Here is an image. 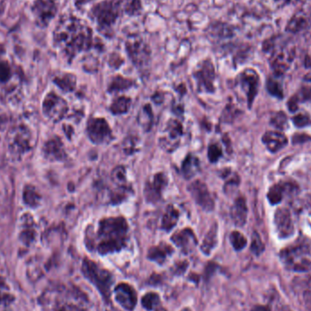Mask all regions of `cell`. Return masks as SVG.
Segmentation results:
<instances>
[{"label":"cell","mask_w":311,"mask_h":311,"mask_svg":"<svg viewBox=\"0 0 311 311\" xmlns=\"http://www.w3.org/2000/svg\"><path fill=\"white\" fill-rule=\"evenodd\" d=\"M128 53L133 63L139 69H144L147 67L149 61V53L142 45H133L128 46Z\"/></svg>","instance_id":"cell-16"},{"label":"cell","mask_w":311,"mask_h":311,"mask_svg":"<svg viewBox=\"0 0 311 311\" xmlns=\"http://www.w3.org/2000/svg\"><path fill=\"white\" fill-rule=\"evenodd\" d=\"M189 193L194 200L205 211L211 212L215 208L214 199L206 184L200 180H195L189 186Z\"/></svg>","instance_id":"cell-7"},{"label":"cell","mask_w":311,"mask_h":311,"mask_svg":"<svg viewBox=\"0 0 311 311\" xmlns=\"http://www.w3.org/2000/svg\"><path fill=\"white\" fill-rule=\"evenodd\" d=\"M153 121H154V117H153L151 106L147 104V105L144 106L139 111V115H138V122H139V126H141L144 131L147 132L151 129Z\"/></svg>","instance_id":"cell-19"},{"label":"cell","mask_w":311,"mask_h":311,"mask_svg":"<svg viewBox=\"0 0 311 311\" xmlns=\"http://www.w3.org/2000/svg\"><path fill=\"white\" fill-rule=\"evenodd\" d=\"M292 120H293L295 126H299V127L307 126L310 123V119L305 114H299V115L295 116L294 118H292Z\"/></svg>","instance_id":"cell-32"},{"label":"cell","mask_w":311,"mask_h":311,"mask_svg":"<svg viewBox=\"0 0 311 311\" xmlns=\"http://www.w3.org/2000/svg\"><path fill=\"white\" fill-rule=\"evenodd\" d=\"M8 304V297L7 296H2L0 294V306L4 305L6 306Z\"/></svg>","instance_id":"cell-37"},{"label":"cell","mask_w":311,"mask_h":311,"mask_svg":"<svg viewBox=\"0 0 311 311\" xmlns=\"http://www.w3.org/2000/svg\"><path fill=\"white\" fill-rule=\"evenodd\" d=\"M251 250L256 255H260L264 250V245H263L262 241H261V237H260V235L256 232L253 233Z\"/></svg>","instance_id":"cell-31"},{"label":"cell","mask_w":311,"mask_h":311,"mask_svg":"<svg viewBox=\"0 0 311 311\" xmlns=\"http://www.w3.org/2000/svg\"><path fill=\"white\" fill-rule=\"evenodd\" d=\"M271 124L280 131H285L288 128V118L283 112H278L271 118Z\"/></svg>","instance_id":"cell-28"},{"label":"cell","mask_w":311,"mask_h":311,"mask_svg":"<svg viewBox=\"0 0 311 311\" xmlns=\"http://www.w3.org/2000/svg\"><path fill=\"white\" fill-rule=\"evenodd\" d=\"M200 168V162L197 157L194 155L187 156L181 167V171L183 174V177H185L186 179H190L192 177H195Z\"/></svg>","instance_id":"cell-18"},{"label":"cell","mask_w":311,"mask_h":311,"mask_svg":"<svg viewBox=\"0 0 311 311\" xmlns=\"http://www.w3.org/2000/svg\"><path fill=\"white\" fill-rule=\"evenodd\" d=\"M168 185V177L164 173L154 175L152 180H147L144 189V196L148 203L155 204L160 201L162 197V191Z\"/></svg>","instance_id":"cell-8"},{"label":"cell","mask_w":311,"mask_h":311,"mask_svg":"<svg viewBox=\"0 0 311 311\" xmlns=\"http://www.w3.org/2000/svg\"><path fill=\"white\" fill-rule=\"evenodd\" d=\"M152 99L156 104H161L164 100V96L161 93H156L155 95L152 97Z\"/></svg>","instance_id":"cell-36"},{"label":"cell","mask_w":311,"mask_h":311,"mask_svg":"<svg viewBox=\"0 0 311 311\" xmlns=\"http://www.w3.org/2000/svg\"><path fill=\"white\" fill-rule=\"evenodd\" d=\"M280 256L290 269L304 271L311 265V242L306 238L300 239L294 245L283 249Z\"/></svg>","instance_id":"cell-2"},{"label":"cell","mask_w":311,"mask_h":311,"mask_svg":"<svg viewBox=\"0 0 311 311\" xmlns=\"http://www.w3.org/2000/svg\"><path fill=\"white\" fill-rule=\"evenodd\" d=\"M275 225L280 238L286 239L294 233V225L290 211L287 209H278L275 213Z\"/></svg>","instance_id":"cell-11"},{"label":"cell","mask_w":311,"mask_h":311,"mask_svg":"<svg viewBox=\"0 0 311 311\" xmlns=\"http://www.w3.org/2000/svg\"><path fill=\"white\" fill-rule=\"evenodd\" d=\"M134 85L135 82L133 80L123 77L122 76H117L112 79L108 89L110 93L118 92L131 89Z\"/></svg>","instance_id":"cell-22"},{"label":"cell","mask_w":311,"mask_h":311,"mask_svg":"<svg viewBox=\"0 0 311 311\" xmlns=\"http://www.w3.org/2000/svg\"><path fill=\"white\" fill-rule=\"evenodd\" d=\"M307 139H310V138L307 137V135L296 134L294 137H293V143L305 142Z\"/></svg>","instance_id":"cell-34"},{"label":"cell","mask_w":311,"mask_h":311,"mask_svg":"<svg viewBox=\"0 0 311 311\" xmlns=\"http://www.w3.org/2000/svg\"><path fill=\"white\" fill-rule=\"evenodd\" d=\"M88 134L94 144L110 143L113 139L112 131L105 118H90L88 123Z\"/></svg>","instance_id":"cell-5"},{"label":"cell","mask_w":311,"mask_h":311,"mask_svg":"<svg viewBox=\"0 0 311 311\" xmlns=\"http://www.w3.org/2000/svg\"><path fill=\"white\" fill-rule=\"evenodd\" d=\"M252 311H269V309L268 307H260V306H257V307H254Z\"/></svg>","instance_id":"cell-38"},{"label":"cell","mask_w":311,"mask_h":311,"mask_svg":"<svg viewBox=\"0 0 311 311\" xmlns=\"http://www.w3.org/2000/svg\"><path fill=\"white\" fill-rule=\"evenodd\" d=\"M267 89L272 96H275L278 98L283 97V91H282L281 87L276 80L269 79L267 82Z\"/></svg>","instance_id":"cell-30"},{"label":"cell","mask_w":311,"mask_h":311,"mask_svg":"<svg viewBox=\"0 0 311 311\" xmlns=\"http://www.w3.org/2000/svg\"><path fill=\"white\" fill-rule=\"evenodd\" d=\"M301 95L305 99L311 98V86H304L301 90Z\"/></svg>","instance_id":"cell-35"},{"label":"cell","mask_w":311,"mask_h":311,"mask_svg":"<svg viewBox=\"0 0 311 311\" xmlns=\"http://www.w3.org/2000/svg\"><path fill=\"white\" fill-rule=\"evenodd\" d=\"M111 178L114 184L119 189H131L129 185H127L126 169L123 166H118L114 168L111 173Z\"/></svg>","instance_id":"cell-24"},{"label":"cell","mask_w":311,"mask_h":311,"mask_svg":"<svg viewBox=\"0 0 311 311\" xmlns=\"http://www.w3.org/2000/svg\"><path fill=\"white\" fill-rule=\"evenodd\" d=\"M156 311H166L164 308H158Z\"/></svg>","instance_id":"cell-39"},{"label":"cell","mask_w":311,"mask_h":311,"mask_svg":"<svg viewBox=\"0 0 311 311\" xmlns=\"http://www.w3.org/2000/svg\"><path fill=\"white\" fill-rule=\"evenodd\" d=\"M283 191H284V189H283L282 186L275 185L273 187H271L270 189H269V193H268L269 201L272 205L278 204L282 200Z\"/></svg>","instance_id":"cell-25"},{"label":"cell","mask_w":311,"mask_h":311,"mask_svg":"<svg viewBox=\"0 0 311 311\" xmlns=\"http://www.w3.org/2000/svg\"><path fill=\"white\" fill-rule=\"evenodd\" d=\"M229 240H230L233 248H235L236 250H241L247 245L246 238L239 231L232 232L229 237Z\"/></svg>","instance_id":"cell-26"},{"label":"cell","mask_w":311,"mask_h":311,"mask_svg":"<svg viewBox=\"0 0 311 311\" xmlns=\"http://www.w3.org/2000/svg\"><path fill=\"white\" fill-rule=\"evenodd\" d=\"M128 225L123 217L101 219L97 229V251L100 255L118 252L127 242Z\"/></svg>","instance_id":"cell-1"},{"label":"cell","mask_w":311,"mask_h":311,"mask_svg":"<svg viewBox=\"0 0 311 311\" xmlns=\"http://www.w3.org/2000/svg\"><path fill=\"white\" fill-rule=\"evenodd\" d=\"M171 240L173 243L181 248V250L184 253L191 252L198 245V240L196 236L192 231V229H190L189 227L173 234Z\"/></svg>","instance_id":"cell-12"},{"label":"cell","mask_w":311,"mask_h":311,"mask_svg":"<svg viewBox=\"0 0 311 311\" xmlns=\"http://www.w3.org/2000/svg\"><path fill=\"white\" fill-rule=\"evenodd\" d=\"M160 303V296L156 293H147L142 299L143 307L147 310H153Z\"/></svg>","instance_id":"cell-27"},{"label":"cell","mask_w":311,"mask_h":311,"mask_svg":"<svg viewBox=\"0 0 311 311\" xmlns=\"http://www.w3.org/2000/svg\"><path fill=\"white\" fill-rule=\"evenodd\" d=\"M238 83L247 97L248 108H251L260 85V79L257 74L252 69H247L239 76Z\"/></svg>","instance_id":"cell-9"},{"label":"cell","mask_w":311,"mask_h":311,"mask_svg":"<svg viewBox=\"0 0 311 311\" xmlns=\"http://www.w3.org/2000/svg\"><path fill=\"white\" fill-rule=\"evenodd\" d=\"M193 76L197 81L199 92H214L215 68L211 60H205Z\"/></svg>","instance_id":"cell-6"},{"label":"cell","mask_w":311,"mask_h":311,"mask_svg":"<svg viewBox=\"0 0 311 311\" xmlns=\"http://www.w3.org/2000/svg\"><path fill=\"white\" fill-rule=\"evenodd\" d=\"M288 107H289V110L292 112H294L298 109V97H293L291 99H290L289 103H288Z\"/></svg>","instance_id":"cell-33"},{"label":"cell","mask_w":311,"mask_h":311,"mask_svg":"<svg viewBox=\"0 0 311 311\" xmlns=\"http://www.w3.org/2000/svg\"><path fill=\"white\" fill-rule=\"evenodd\" d=\"M208 156L209 160H211L212 163H216L222 156V149L218 144H211L208 149Z\"/></svg>","instance_id":"cell-29"},{"label":"cell","mask_w":311,"mask_h":311,"mask_svg":"<svg viewBox=\"0 0 311 311\" xmlns=\"http://www.w3.org/2000/svg\"><path fill=\"white\" fill-rule=\"evenodd\" d=\"M217 243H218V225L215 223L203 240L201 245L202 251L206 255H210L212 249L217 246Z\"/></svg>","instance_id":"cell-21"},{"label":"cell","mask_w":311,"mask_h":311,"mask_svg":"<svg viewBox=\"0 0 311 311\" xmlns=\"http://www.w3.org/2000/svg\"><path fill=\"white\" fill-rule=\"evenodd\" d=\"M82 272L86 278L96 285L106 301L110 302V288L113 282V277L110 271L102 269L94 261L85 260L82 265Z\"/></svg>","instance_id":"cell-3"},{"label":"cell","mask_w":311,"mask_h":311,"mask_svg":"<svg viewBox=\"0 0 311 311\" xmlns=\"http://www.w3.org/2000/svg\"><path fill=\"white\" fill-rule=\"evenodd\" d=\"M231 219L236 226L242 227L247 221L248 217V208L247 203L243 197L237 198L230 211Z\"/></svg>","instance_id":"cell-15"},{"label":"cell","mask_w":311,"mask_h":311,"mask_svg":"<svg viewBox=\"0 0 311 311\" xmlns=\"http://www.w3.org/2000/svg\"><path fill=\"white\" fill-rule=\"evenodd\" d=\"M183 126L177 119H169L160 139V146L166 151L172 152L180 144Z\"/></svg>","instance_id":"cell-4"},{"label":"cell","mask_w":311,"mask_h":311,"mask_svg":"<svg viewBox=\"0 0 311 311\" xmlns=\"http://www.w3.org/2000/svg\"><path fill=\"white\" fill-rule=\"evenodd\" d=\"M115 299L126 310H133L137 304V293L134 289L126 284L120 283L114 290Z\"/></svg>","instance_id":"cell-10"},{"label":"cell","mask_w":311,"mask_h":311,"mask_svg":"<svg viewBox=\"0 0 311 311\" xmlns=\"http://www.w3.org/2000/svg\"><path fill=\"white\" fill-rule=\"evenodd\" d=\"M262 141L269 151L273 153L280 150L288 144L286 136L276 131H269L265 133L262 137Z\"/></svg>","instance_id":"cell-14"},{"label":"cell","mask_w":311,"mask_h":311,"mask_svg":"<svg viewBox=\"0 0 311 311\" xmlns=\"http://www.w3.org/2000/svg\"><path fill=\"white\" fill-rule=\"evenodd\" d=\"M131 99L127 97H119L116 98L110 106V111L113 115H122L129 110Z\"/></svg>","instance_id":"cell-23"},{"label":"cell","mask_w":311,"mask_h":311,"mask_svg":"<svg viewBox=\"0 0 311 311\" xmlns=\"http://www.w3.org/2000/svg\"><path fill=\"white\" fill-rule=\"evenodd\" d=\"M179 218L178 211L173 206H168L162 218L161 227L166 231H170L177 225Z\"/></svg>","instance_id":"cell-20"},{"label":"cell","mask_w":311,"mask_h":311,"mask_svg":"<svg viewBox=\"0 0 311 311\" xmlns=\"http://www.w3.org/2000/svg\"><path fill=\"white\" fill-rule=\"evenodd\" d=\"M173 251L174 250L171 248V246L166 244L163 242V243H160L158 246L149 248L148 253H147V257L150 261H155L159 264H163L167 260V257L170 256Z\"/></svg>","instance_id":"cell-17"},{"label":"cell","mask_w":311,"mask_h":311,"mask_svg":"<svg viewBox=\"0 0 311 311\" xmlns=\"http://www.w3.org/2000/svg\"><path fill=\"white\" fill-rule=\"evenodd\" d=\"M115 1L116 0L103 2L96 6V8L94 9V13L100 25H110L118 17L117 8L114 7L113 5Z\"/></svg>","instance_id":"cell-13"}]
</instances>
